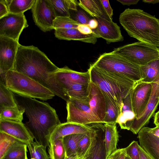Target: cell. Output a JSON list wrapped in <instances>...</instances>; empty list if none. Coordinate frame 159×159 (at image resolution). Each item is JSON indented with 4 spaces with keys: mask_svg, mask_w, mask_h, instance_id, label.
Wrapping results in <instances>:
<instances>
[{
    "mask_svg": "<svg viewBox=\"0 0 159 159\" xmlns=\"http://www.w3.org/2000/svg\"><path fill=\"white\" fill-rule=\"evenodd\" d=\"M98 21L97 27L93 30L97 38L105 39L107 43L121 42L124 40L120 27L112 21L101 18H94Z\"/></svg>",
    "mask_w": 159,
    "mask_h": 159,
    "instance_id": "14",
    "label": "cell"
},
{
    "mask_svg": "<svg viewBox=\"0 0 159 159\" xmlns=\"http://www.w3.org/2000/svg\"><path fill=\"white\" fill-rule=\"evenodd\" d=\"M116 122L104 124V141L106 158L117 149L119 134Z\"/></svg>",
    "mask_w": 159,
    "mask_h": 159,
    "instance_id": "22",
    "label": "cell"
},
{
    "mask_svg": "<svg viewBox=\"0 0 159 159\" xmlns=\"http://www.w3.org/2000/svg\"><path fill=\"white\" fill-rule=\"evenodd\" d=\"M90 149L85 155L83 157L79 158V159H90Z\"/></svg>",
    "mask_w": 159,
    "mask_h": 159,
    "instance_id": "50",
    "label": "cell"
},
{
    "mask_svg": "<svg viewBox=\"0 0 159 159\" xmlns=\"http://www.w3.org/2000/svg\"><path fill=\"white\" fill-rule=\"evenodd\" d=\"M154 123L156 125L159 126V110L154 115Z\"/></svg>",
    "mask_w": 159,
    "mask_h": 159,
    "instance_id": "48",
    "label": "cell"
},
{
    "mask_svg": "<svg viewBox=\"0 0 159 159\" xmlns=\"http://www.w3.org/2000/svg\"><path fill=\"white\" fill-rule=\"evenodd\" d=\"M139 145L153 159H159V137L152 134L149 127H144L139 131Z\"/></svg>",
    "mask_w": 159,
    "mask_h": 159,
    "instance_id": "18",
    "label": "cell"
},
{
    "mask_svg": "<svg viewBox=\"0 0 159 159\" xmlns=\"http://www.w3.org/2000/svg\"><path fill=\"white\" fill-rule=\"evenodd\" d=\"M103 95L106 104L104 124L116 122L120 113V109L110 98L106 96L104 94Z\"/></svg>",
    "mask_w": 159,
    "mask_h": 159,
    "instance_id": "30",
    "label": "cell"
},
{
    "mask_svg": "<svg viewBox=\"0 0 159 159\" xmlns=\"http://www.w3.org/2000/svg\"><path fill=\"white\" fill-rule=\"evenodd\" d=\"M142 1L144 3L152 4L159 2V0H143Z\"/></svg>",
    "mask_w": 159,
    "mask_h": 159,
    "instance_id": "49",
    "label": "cell"
},
{
    "mask_svg": "<svg viewBox=\"0 0 159 159\" xmlns=\"http://www.w3.org/2000/svg\"><path fill=\"white\" fill-rule=\"evenodd\" d=\"M17 106L13 93L6 85L0 83V108Z\"/></svg>",
    "mask_w": 159,
    "mask_h": 159,
    "instance_id": "33",
    "label": "cell"
},
{
    "mask_svg": "<svg viewBox=\"0 0 159 159\" xmlns=\"http://www.w3.org/2000/svg\"><path fill=\"white\" fill-rule=\"evenodd\" d=\"M135 117L132 105L130 92L123 101L116 123L119 125L121 129L130 130Z\"/></svg>",
    "mask_w": 159,
    "mask_h": 159,
    "instance_id": "21",
    "label": "cell"
},
{
    "mask_svg": "<svg viewBox=\"0 0 159 159\" xmlns=\"http://www.w3.org/2000/svg\"><path fill=\"white\" fill-rule=\"evenodd\" d=\"M70 17L71 18L80 24L88 25L90 20L92 19L90 16L81 8H78L76 11L70 10Z\"/></svg>",
    "mask_w": 159,
    "mask_h": 159,
    "instance_id": "37",
    "label": "cell"
},
{
    "mask_svg": "<svg viewBox=\"0 0 159 159\" xmlns=\"http://www.w3.org/2000/svg\"><path fill=\"white\" fill-rule=\"evenodd\" d=\"M95 126L84 125L71 122L61 123L57 125L51 134L49 143L60 138L74 134H86L95 130Z\"/></svg>",
    "mask_w": 159,
    "mask_h": 159,
    "instance_id": "17",
    "label": "cell"
},
{
    "mask_svg": "<svg viewBox=\"0 0 159 159\" xmlns=\"http://www.w3.org/2000/svg\"><path fill=\"white\" fill-rule=\"evenodd\" d=\"M119 22L131 37L159 48V20L140 9H125Z\"/></svg>",
    "mask_w": 159,
    "mask_h": 159,
    "instance_id": "4",
    "label": "cell"
},
{
    "mask_svg": "<svg viewBox=\"0 0 159 159\" xmlns=\"http://www.w3.org/2000/svg\"><path fill=\"white\" fill-rule=\"evenodd\" d=\"M94 131L85 134L80 140L78 148L77 156L79 158L84 157L89 150L93 137L96 133V127Z\"/></svg>",
    "mask_w": 159,
    "mask_h": 159,
    "instance_id": "34",
    "label": "cell"
},
{
    "mask_svg": "<svg viewBox=\"0 0 159 159\" xmlns=\"http://www.w3.org/2000/svg\"><path fill=\"white\" fill-rule=\"evenodd\" d=\"M90 84L73 83L66 86L64 90L70 99L85 98L89 94Z\"/></svg>",
    "mask_w": 159,
    "mask_h": 159,
    "instance_id": "27",
    "label": "cell"
},
{
    "mask_svg": "<svg viewBox=\"0 0 159 159\" xmlns=\"http://www.w3.org/2000/svg\"><path fill=\"white\" fill-rule=\"evenodd\" d=\"M88 70L91 81L121 109L124 100L137 83L123 75L102 69L93 63L90 64Z\"/></svg>",
    "mask_w": 159,
    "mask_h": 159,
    "instance_id": "5",
    "label": "cell"
},
{
    "mask_svg": "<svg viewBox=\"0 0 159 159\" xmlns=\"http://www.w3.org/2000/svg\"><path fill=\"white\" fill-rule=\"evenodd\" d=\"M98 25L97 21L94 18L91 19L89 22L88 25L92 29H96Z\"/></svg>",
    "mask_w": 159,
    "mask_h": 159,
    "instance_id": "46",
    "label": "cell"
},
{
    "mask_svg": "<svg viewBox=\"0 0 159 159\" xmlns=\"http://www.w3.org/2000/svg\"><path fill=\"white\" fill-rule=\"evenodd\" d=\"M28 26L24 14L9 13L0 18V36L7 37L19 42L23 30Z\"/></svg>",
    "mask_w": 159,
    "mask_h": 159,
    "instance_id": "10",
    "label": "cell"
},
{
    "mask_svg": "<svg viewBox=\"0 0 159 159\" xmlns=\"http://www.w3.org/2000/svg\"><path fill=\"white\" fill-rule=\"evenodd\" d=\"M123 5L130 6L136 4L139 0H116Z\"/></svg>",
    "mask_w": 159,
    "mask_h": 159,
    "instance_id": "45",
    "label": "cell"
},
{
    "mask_svg": "<svg viewBox=\"0 0 159 159\" xmlns=\"http://www.w3.org/2000/svg\"><path fill=\"white\" fill-rule=\"evenodd\" d=\"M67 121L84 125L104 124L106 104L100 89L91 81L88 96L66 102Z\"/></svg>",
    "mask_w": 159,
    "mask_h": 159,
    "instance_id": "3",
    "label": "cell"
},
{
    "mask_svg": "<svg viewBox=\"0 0 159 159\" xmlns=\"http://www.w3.org/2000/svg\"><path fill=\"white\" fill-rule=\"evenodd\" d=\"M96 127V134L90 148V159H106L104 125L97 124Z\"/></svg>",
    "mask_w": 159,
    "mask_h": 159,
    "instance_id": "20",
    "label": "cell"
},
{
    "mask_svg": "<svg viewBox=\"0 0 159 159\" xmlns=\"http://www.w3.org/2000/svg\"><path fill=\"white\" fill-rule=\"evenodd\" d=\"M93 64L102 69L123 75L136 83L141 80L140 66L114 51L101 55Z\"/></svg>",
    "mask_w": 159,
    "mask_h": 159,
    "instance_id": "7",
    "label": "cell"
},
{
    "mask_svg": "<svg viewBox=\"0 0 159 159\" xmlns=\"http://www.w3.org/2000/svg\"><path fill=\"white\" fill-rule=\"evenodd\" d=\"M6 82L8 89L22 97L47 100L55 95L50 90L30 77L14 70L6 73Z\"/></svg>",
    "mask_w": 159,
    "mask_h": 159,
    "instance_id": "6",
    "label": "cell"
},
{
    "mask_svg": "<svg viewBox=\"0 0 159 159\" xmlns=\"http://www.w3.org/2000/svg\"><path fill=\"white\" fill-rule=\"evenodd\" d=\"M138 150L140 159H153L144 151L139 144L138 145Z\"/></svg>",
    "mask_w": 159,
    "mask_h": 159,
    "instance_id": "44",
    "label": "cell"
},
{
    "mask_svg": "<svg viewBox=\"0 0 159 159\" xmlns=\"http://www.w3.org/2000/svg\"><path fill=\"white\" fill-rule=\"evenodd\" d=\"M152 88L151 97L147 107L141 117L134 119L130 130L137 134L140 130L149 122L154 116L155 112L159 104V74L151 83Z\"/></svg>",
    "mask_w": 159,
    "mask_h": 159,
    "instance_id": "11",
    "label": "cell"
},
{
    "mask_svg": "<svg viewBox=\"0 0 159 159\" xmlns=\"http://www.w3.org/2000/svg\"><path fill=\"white\" fill-rule=\"evenodd\" d=\"M65 159H79L77 156H66Z\"/></svg>",
    "mask_w": 159,
    "mask_h": 159,
    "instance_id": "51",
    "label": "cell"
},
{
    "mask_svg": "<svg viewBox=\"0 0 159 159\" xmlns=\"http://www.w3.org/2000/svg\"><path fill=\"white\" fill-rule=\"evenodd\" d=\"M58 68L37 47L20 44L13 70L27 75L57 94L61 89L55 75Z\"/></svg>",
    "mask_w": 159,
    "mask_h": 159,
    "instance_id": "1",
    "label": "cell"
},
{
    "mask_svg": "<svg viewBox=\"0 0 159 159\" xmlns=\"http://www.w3.org/2000/svg\"><path fill=\"white\" fill-rule=\"evenodd\" d=\"M31 9L33 20L42 31L46 32L54 30L53 21L57 16L48 0H35Z\"/></svg>",
    "mask_w": 159,
    "mask_h": 159,
    "instance_id": "9",
    "label": "cell"
},
{
    "mask_svg": "<svg viewBox=\"0 0 159 159\" xmlns=\"http://www.w3.org/2000/svg\"><path fill=\"white\" fill-rule=\"evenodd\" d=\"M85 134H74L63 137V141L67 157L77 156L79 142Z\"/></svg>",
    "mask_w": 159,
    "mask_h": 159,
    "instance_id": "28",
    "label": "cell"
},
{
    "mask_svg": "<svg viewBox=\"0 0 159 159\" xmlns=\"http://www.w3.org/2000/svg\"><path fill=\"white\" fill-rule=\"evenodd\" d=\"M48 152L50 159H65L66 156L63 138L50 143Z\"/></svg>",
    "mask_w": 159,
    "mask_h": 159,
    "instance_id": "32",
    "label": "cell"
},
{
    "mask_svg": "<svg viewBox=\"0 0 159 159\" xmlns=\"http://www.w3.org/2000/svg\"><path fill=\"white\" fill-rule=\"evenodd\" d=\"M9 13L24 14L26 11L31 9L35 0H6Z\"/></svg>",
    "mask_w": 159,
    "mask_h": 159,
    "instance_id": "29",
    "label": "cell"
},
{
    "mask_svg": "<svg viewBox=\"0 0 159 159\" xmlns=\"http://www.w3.org/2000/svg\"><path fill=\"white\" fill-rule=\"evenodd\" d=\"M149 130L152 134L159 137V126L152 128H149Z\"/></svg>",
    "mask_w": 159,
    "mask_h": 159,
    "instance_id": "47",
    "label": "cell"
},
{
    "mask_svg": "<svg viewBox=\"0 0 159 159\" xmlns=\"http://www.w3.org/2000/svg\"><path fill=\"white\" fill-rule=\"evenodd\" d=\"M16 140L17 139L13 137L4 132H0V159Z\"/></svg>",
    "mask_w": 159,
    "mask_h": 159,
    "instance_id": "38",
    "label": "cell"
},
{
    "mask_svg": "<svg viewBox=\"0 0 159 159\" xmlns=\"http://www.w3.org/2000/svg\"><path fill=\"white\" fill-rule=\"evenodd\" d=\"M55 30V37L60 39L78 41L93 44H95L97 41V38L93 32L85 35L77 29H58Z\"/></svg>",
    "mask_w": 159,
    "mask_h": 159,
    "instance_id": "19",
    "label": "cell"
},
{
    "mask_svg": "<svg viewBox=\"0 0 159 159\" xmlns=\"http://www.w3.org/2000/svg\"><path fill=\"white\" fill-rule=\"evenodd\" d=\"M30 159H49L46 152V148L35 141H33L28 145Z\"/></svg>",
    "mask_w": 159,
    "mask_h": 159,
    "instance_id": "35",
    "label": "cell"
},
{
    "mask_svg": "<svg viewBox=\"0 0 159 159\" xmlns=\"http://www.w3.org/2000/svg\"><path fill=\"white\" fill-rule=\"evenodd\" d=\"M9 13L8 7L6 0H0V18Z\"/></svg>",
    "mask_w": 159,
    "mask_h": 159,
    "instance_id": "42",
    "label": "cell"
},
{
    "mask_svg": "<svg viewBox=\"0 0 159 159\" xmlns=\"http://www.w3.org/2000/svg\"><path fill=\"white\" fill-rule=\"evenodd\" d=\"M52 5L57 17L70 16V10L76 11L78 2L74 0H48Z\"/></svg>",
    "mask_w": 159,
    "mask_h": 159,
    "instance_id": "24",
    "label": "cell"
},
{
    "mask_svg": "<svg viewBox=\"0 0 159 159\" xmlns=\"http://www.w3.org/2000/svg\"><path fill=\"white\" fill-rule=\"evenodd\" d=\"M18 106L24 110L29 120L25 125L35 141L45 147L49 145L50 135L61 123L56 110L48 103L14 95Z\"/></svg>",
    "mask_w": 159,
    "mask_h": 159,
    "instance_id": "2",
    "label": "cell"
},
{
    "mask_svg": "<svg viewBox=\"0 0 159 159\" xmlns=\"http://www.w3.org/2000/svg\"><path fill=\"white\" fill-rule=\"evenodd\" d=\"M0 132L5 133L27 145L34 139L22 122L0 120Z\"/></svg>",
    "mask_w": 159,
    "mask_h": 159,
    "instance_id": "15",
    "label": "cell"
},
{
    "mask_svg": "<svg viewBox=\"0 0 159 159\" xmlns=\"http://www.w3.org/2000/svg\"><path fill=\"white\" fill-rule=\"evenodd\" d=\"M18 41L0 36V71L6 73L13 70L20 45Z\"/></svg>",
    "mask_w": 159,
    "mask_h": 159,
    "instance_id": "13",
    "label": "cell"
},
{
    "mask_svg": "<svg viewBox=\"0 0 159 159\" xmlns=\"http://www.w3.org/2000/svg\"><path fill=\"white\" fill-rule=\"evenodd\" d=\"M125 159H131L129 157L126 155Z\"/></svg>",
    "mask_w": 159,
    "mask_h": 159,
    "instance_id": "52",
    "label": "cell"
},
{
    "mask_svg": "<svg viewBox=\"0 0 159 159\" xmlns=\"http://www.w3.org/2000/svg\"><path fill=\"white\" fill-rule=\"evenodd\" d=\"M80 25L69 17H57L53 23L54 30L58 29H77L78 26Z\"/></svg>",
    "mask_w": 159,
    "mask_h": 159,
    "instance_id": "36",
    "label": "cell"
},
{
    "mask_svg": "<svg viewBox=\"0 0 159 159\" xmlns=\"http://www.w3.org/2000/svg\"><path fill=\"white\" fill-rule=\"evenodd\" d=\"M152 86L151 83L139 81L137 82L130 92L134 119L139 118L145 111L149 101Z\"/></svg>",
    "mask_w": 159,
    "mask_h": 159,
    "instance_id": "12",
    "label": "cell"
},
{
    "mask_svg": "<svg viewBox=\"0 0 159 159\" xmlns=\"http://www.w3.org/2000/svg\"><path fill=\"white\" fill-rule=\"evenodd\" d=\"M24 110L18 106L15 107L0 108V120L22 122Z\"/></svg>",
    "mask_w": 159,
    "mask_h": 159,
    "instance_id": "31",
    "label": "cell"
},
{
    "mask_svg": "<svg viewBox=\"0 0 159 159\" xmlns=\"http://www.w3.org/2000/svg\"><path fill=\"white\" fill-rule=\"evenodd\" d=\"M138 145L137 141H133L125 148L126 155L131 159H140L138 150Z\"/></svg>",
    "mask_w": 159,
    "mask_h": 159,
    "instance_id": "39",
    "label": "cell"
},
{
    "mask_svg": "<svg viewBox=\"0 0 159 159\" xmlns=\"http://www.w3.org/2000/svg\"></svg>",
    "mask_w": 159,
    "mask_h": 159,
    "instance_id": "53",
    "label": "cell"
},
{
    "mask_svg": "<svg viewBox=\"0 0 159 159\" xmlns=\"http://www.w3.org/2000/svg\"><path fill=\"white\" fill-rule=\"evenodd\" d=\"M105 11L112 20L113 10L111 8L108 0H100Z\"/></svg>",
    "mask_w": 159,
    "mask_h": 159,
    "instance_id": "41",
    "label": "cell"
},
{
    "mask_svg": "<svg viewBox=\"0 0 159 159\" xmlns=\"http://www.w3.org/2000/svg\"><path fill=\"white\" fill-rule=\"evenodd\" d=\"M78 5L93 18L101 17L112 21L105 11L100 0H79Z\"/></svg>",
    "mask_w": 159,
    "mask_h": 159,
    "instance_id": "23",
    "label": "cell"
},
{
    "mask_svg": "<svg viewBox=\"0 0 159 159\" xmlns=\"http://www.w3.org/2000/svg\"><path fill=\"white\" fill-rule=\"evenodd\" d=\"M113 51L140 66L159 58L158 48L142 42L127 44Z\"/></svg>",
    "mask_w": 159,
    "mask_h": 159,
    "instance_id": "8",
    "label": "cell"
},
{
    "mask_svg": "<svg viewBox=\"0 0 159 159\" xmlns=\"http://www.w3.org/2000/svg\"><path fill=\"white\" fill-rule=\"evenodd\" d=\"M27 147L26 143L17 140L0 159H28Z\"/></svg>",
    "mask_w": 159,
    "mask_h": 159,
    "instance_id": "26",
    "label": "cell"
},
{
    "mask_svg": "<svg viewBox=\"0 0 159 159\" xmlns=\"http://www.w3.org/2000/svg\"><path fill=\"white\" fill-rule=\"evenodd\" d=\"M126 153L125 148L117 149L106 159H125Z\"/></svg>",
    "mask_w": 159,
    "mask_h": 159,
    "instance_id": "40",
    "label": "cell"
},
{
    "mask_svg": "<svg viewBox=\"0 0 159 159\" xmlns=\"http://www.w3.org/2000/svg\"><path fill=\"white\" fill-rule=\"evenodd\" d=\"M77 29L81 33L85 35L93 33V30L87 25L80 24L78 26Z\"/></svg>",
    "mask_w": 159,
    "mask_h": 159,
    "instance_id": "43",
    "label": "cell"
},
{
    "mask_svg": "<svg viewBox=\"0 0 159 159\" xmlns=\"http://www.w3.org/2000/svg\"><path fill=\"white\" fill-rule=\"evenodd\" d=\"M55 75L64 90L66 86L73 83L89 84L91 82L88 70L85 72H79L72 70L66 66L58 68L55 72Z\"/></svg>",
    "mask_w": 159,
    "mask_h": 159,
    "instance_id": "16",
    "label": "cell"
},
{
    "mask_svg": "<svg viewBox=\"0 0 159 159\" xmlns=\"http://www.w3.org/2000/svg\"><path fill=\"white\" fill-rule=\"evenodd\" d=\"M141 81L151 83L159 74V58L140 66Z\"/></svg>",
    "mask_w": 159,
    "mask_h": 159,
    "instance_id": "25",
    "label": "cell"
}]
</instances>
